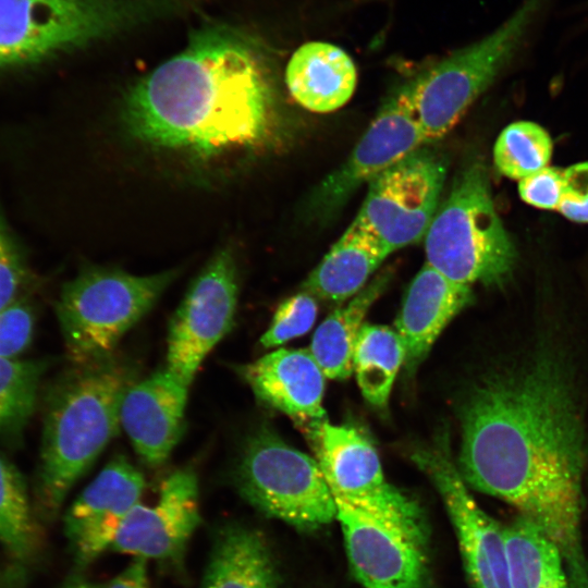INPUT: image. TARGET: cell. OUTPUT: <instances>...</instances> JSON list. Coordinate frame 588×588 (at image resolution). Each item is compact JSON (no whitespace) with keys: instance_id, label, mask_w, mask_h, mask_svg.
<instances>
[{"instance_id":"1","label":"cell","mask_w":588,"mask_h":588,"mask_svg":"<svg viewBox=\"0 0 588 588\" xmlns=\"http://www.w3.org/2000/svg\"><path fill=\"white\" fill-rule=\"evenodd\" d=\"M457 469L501 499L560 550L571 588H588L584 546L585 430L569 372L547 351L493 371L460 412Z\"/></svg>"},{"instance_id":"2","label":"cell","mask_w":588,"mask_h":588,"mask_svg":"<svg viewBox=\"0 0 588 588\" xmlns=\"http://www.w3.org/2000/svg\"><path fill=\"white\" fill-rule=\"evenodd\" d=\"M278 100L261 41L210 24L130 89L123 119L145 144L210 159L271 144L281 118Z\"/></svg>"},{"instance_id":"3","label":"cell","mask_w":588,"mask_h":588,"mask_svg":"<svg viewBox=\"0 0 588 588\" xmlns=\"http://www.w3.org/2000/svg\"><path fill=\"white\" fill-rule=\"evenodd\" d=\"M74 365L46 396L33 489L45 524L58 516L72 487L119 432L121 403L135 382L133 366L115 355Z\"/></svg>"},{"instance_id":"4","label":"cell","mask_w":588,"mask_h":588,"mask_svg":"<svg viewBox=\"0 0 588 588\" xmlns=\"http://www.w3.org/2000/svg\"><path fill=\"white\" fill-rule=\"evenodd\" d=\"M426 264L465 286L500 285L517 252L493 203L488 169L473 160L455 175L424 237Z\"/></svg>"},{"instance_id":"5","label":"cell","mask_w":588,"mask_h":588,"mask_svg":"<svg viewBox=\"0 0 588 588\" xmlns=\"http://www.w3.org/2000/svg\"><path fill=\"white\" fill-rule=\"evenodd\" d=\"M172 0H0V70L42 62L126 30Z\"/></svg>"},{"instance_id":"6","label":"cell","mask_w":588,"mask_h":588,"mask_svg":"<svg viewBox=\"0 0 588 588\" xmlns=\"http://www.w3.org/2000/svg\"><path fill=\"white\" fill-rule=\"evenodd\" d=\"M548 1L523 0L493 32L405 83L428 144L444 137L513 60Z\"/></svg>"},{"instance_id":"7","label":"cell","mask_w":588,"mask_h":588,"mask_svg":"<svg viewBox=\"0 0 588 588\" xmlns=\"http://www.w3.org/2000/svg\"><path fill=\"white\" fill-rule=\"evenodd\" d=\"M176 271L134 275L88 267L66 282L56 314L66 354L74 364L113 355L124 334L155 305Z\"/></svg>"},{"instance_id":"8","label":"cell","mask_w":588,"mask_h":588,"mask_svg":"<svg viewBox=\"0 0 588 588\" xmlns=\"http://www.w3.org/2000/svg\"><path fill=\"white\" fill-rule=\"evenodd\" d=\"M233 480L255 510L299 531L317 530L336 519L335 500L318 461L268 426L246 440Z\"/></svg>"},{"instance_id":"9","label":"cell","mask_w":588,"mask_h":588,"mask_svg":"<svg viewBox=\"0 0 588 588\" xmlns=\"http://www.w3.org/2000/svg\"><path fill=\"white\" fill-rule=\"evenodd\" d=\"M305 432L334 500L393 525L426 546L422 510L388 482L376 448L362 431L324 419Z\"/></svg>"},{"instance_id":"10","label":"cell","mask_w":588,"mask_h":588,"mask_svg":"<svg viewBox=\"0 0 588 588\" xmlns=\"http://www.w3.org/2000/svg\"><path fill=\"white\" fill-rule=\"evenodd\" d=\"M432 144L373 177L353 220L390 255L424 240L441 203L449 161Z\"/></svg>"},{"instance_id":"11","label":"cell","mask_w":588,"mask_h":588,"mask_svg":"<svg viewBox=\"0 0 588 588\" xmlns=\"http://www.w3.org/2000/svg\"><path fill=\"white\" fill-rule=\"evenodd\" d=\"M412 460L443 501L471 587L512 588L504 526L474 500L451 457L446 437L416 450Z\"/></svg>"},{"instance_id":"12","label":"cell","mask_w":588,"mask_h":588,"mask_svg":"<svg viewBox=\"0 0 588 588\" xmlns=\"http://www.w3.org/2000/svg\"><path fill=\"white\" fill-rule=\"evenodd\" d=\"M426 144L404 83L383 101L345 161L313 191L310 217H333L362 185Z\"/></svg>"},{"instance_id":"13","label":"cell","mask_w":588,"mask_h":588,"mask_svg":"<svg viewBox=\"0 0 588 588\" xmlns=\"http://www.w3.org/2000/svg\"><path fill=\"white\" fill-rule=\"evenodd\" d=\"M237 297L236 261L225 247L192 282L169 326L166 368L185 385L189 387L205 357L230 331Z\"/></svg>"},{"instance_id":"14","label":"cell","mask_w":588,"mask_h":588,"mask_svg":"<svg viewBox=\"0 0 588 588\" xmlns=\"http://www.w3.org/2000/svg\"><path fill=\"white\" fill-rule=\"evenodd\" d=\"M348 564L364 588H422L425 544L405 531L336 501Z\"/></svg>"},{"instance_id":"15","label":"cell","mask_w":588,"mask_h":588,"mask_svg":"<svg viewBox=\"0 0 588 588\" xmlns=\"http://www.w3.org/2000/svg\"><path fill=\"white\" fill-rule=\"evenodd\" d=\"M145 479L127 458H112L63 516V532L77 569L110 549L124 518L139 503Z\"/></svg>"},{"instance_id":"16","label":"cell","mask_w":588,"mask_h":588,"mask_svg":"<svg viewBox=\"0 0 588 588\" xmlns=\"http://www.w3.org/2000/svg\"><path fill=\"white\" fill-rule=\"evenodd\" d=\"M200 519L196 475L179 469L166 479L154 506H133L110 550L180 565Z\"/></svg>"},{"instance_id":"17","label":"cell","mask_w":588,"mask_h":588,"mask_svg":"<svg viewBox=\"0 0 588 588\" xmlns=\"http://www.w3.org/2000/svg\"><path fill=\"white\" fill-rule=\"evenodd\" d=\"M187 392L188 387L166 367L126 390L120 408L121 428L147 466H161L177 444Z\"/></svg>"},{"instance_id":"18","label":"cell","mask_w":588,"mask_h":588,"mask_svg":"<svg viewBox=\"0 0 588 588\" xmlns=\"http://www.w3.org/2000/svg\"><path fill=\"white\" fill-rule=\"evenodd\" d=\"M238 372L258 400L290 416L303 431L326 419V376L309 350L279 348Z\"/></svg>"},{"instance_id":"19","label":"cell","mask_w":588,"mask_h":588,"mask_svg":"<svg viewBox=\"0 0 588 588\" xmlns=\"http://www.w3.org/2000/svg\"><path fill=\"white\" fill-rule=\"evenodd\" d=\"M471 287L457 284L428 264L412 280L395 321L413 373L449 322L468 304Z\"/></svg>"},{"instance_id":"20","label":"cell","mask_w":588,"mask_h":588,"mask_svg":"<svg viewBox=\"0 0 588 588\" xmlns=\"http://www.w3.org/2000/svg\"><path fill=\"white\" fill-rule=\"evenodd\" d=\"M42 524L24 476L0 453V546L7 560L0 588H26L44 553Z\"/></svg>"},{"instance_id":"21","label":"cell","mask_w":588,"mask_h":588,"mask_svg":"<svg viewBox=\"0 0 588 588\" xmlns=\"http://www.w3.org/2000/svg\"><path fill=\"white\" fill-rule=\"evenodd\" d=\"M356 83L352 58L340 47L324 41L302 45L285 69V84L293 99L316 113L342 108L352 98Z\"/></svg>"},{"instance_id":"22","label":"cell","mask_w":588,"mask_h":588,"mask_svg":"<svg viewBox=\"0 0 588 588\" xmlns=\"http://www.w3.org/2000/svg\"><path fill=\"white\" fill-rule=\"evenodd\" d=\"M199 588H279L265 536L238 522L223 525L215 536Z\"/></svg>"},{"instance_id":"23","label":"cell","mask_w":588,"mask_h":588,"mask_svg":"<svg viewBox=\"0 0 588 588\" xmlns=\"http://www.w3.org/2000/svg\"><path fill=\"white\" fill-rule=\"evenodd\" d=\"M389 255L373 235L352 221L309 273L303 291L329 302L346 301L369 283Z\"/></svg>"},{"instance_id":"24","label":"cell","mask_w":588,"mask_h":588,"mask_svg":"<svg viewBox=\"0 0 588 588\" xmlns=\"http://www.w3.org/2000/svg\"><path fill=\"white\" fill-rule=\"evenodd\" d=\"M391 273L375 277L362 291L332 311L316 329L308 348L326 378L347 379L364 318L387 289Z\"/></svg>"},{"instance_id":"25","label":"cell","mask_w":588,"mask_h":588,"mask_svg":"<svg viewBox=\"0 0 588 588\" xmlns=\"http://www.w3.org/2000/svg\"><path fill=\"white\" fill-rule=\"evenodd\" d=\"M512 588H571L559 548L518 515L504 526Z\"/></svg>"},{"instance_id":"26","label":"cell","mask_w":588,"mask_h":588,"mask_svg":"<svg viewBox=\"0 0 588 588\" xmlns=\"http://www.w3.org/2000/svg\"><path fill=\"white\" fill-rule=\"evenodd\" d=\"M404 360L405 347L395 330L363 324L354 350L353 370L362 394L369 404L377 407L387 405Z\"/></svg>"},{"instance_id":"27","label":"cell","mask_w":588,"mask_h":588,"mask_svg":"<svg viewBox=\"0 0 588 588\" xmlns=\"http://www.w3.org/2000/svg\"><path fill=\"white\" fill-rule=\"evenodd\" d=\"M46 360L0 358V437L19 434L32 417Z\"/></svg>"},{"instance_id":"28","label":"cell","mask_w":588,"mask_h":588,"mask_svg":"<svg viewBox=\"0 0 588 588\" xmlns=\"http://www.w3.org/2000/svg\"><path fill=\"white\" fill-rule=\"evenodd\" d=\"M552 150V139L542 126L518 121L507 125L498 136L493 161L502 175L519 181L548 167Z\"/></svg>"},{"instance_id":"29","label":"cell","mask_w":588,"mask_h":588,"mask_svg":"<svg viewBox=\"0 0 588 588\" xmlns=\"http://www.w3.org/2000/svg\"><path fill=\"white\" fill-rule=\"evenodd\" d=\"M317 313L316 297L310 293L302 291L289 297L278 307L260 344L270 348L304 335L314 326Z\"/></svg>"},{"instance_id":"30","label":"cell","mask_w":588,"mask_h":588,"mask_svg":"<svg viewBox=\"0 0 588 588\" xmlns=\"http://www.w3.org/2000/svg\"><path fill=\"white\" fill-rule=\"evenodd\" d=\"M35 320L34 305L25 295L0 310V358H16L28 348Z\"/></svg>"},{"instance_id":"31","label":"cell","mask_w":588,"mask_h":588,"mask_svg":"<svg viewBox=\"0 0 588 588\" xmlns=\"http://www.w3.org/2000/svg\"><path fill=\"white\" fill-rule=\"evenodd\" d=\"M27 279L23 252L0 217V310L23 295Z\"/></svg>"},{"instance_id":"32","label":"cell","mask_w":588,"mask_h":588,"mask_svg":"<svg viewBox=\"0 0 588 588\" xmlns=\"http://www.w3.org/2000/svg\"><path fill=\"white\" fill-rule=\"evenodd\" d=\"M518 193L528 205L558 210L563 193V170L548 166L519 180Z\"/></svg>"},{"instance_id":"33","label":"cell","mask_w":588,"mask_h":588,"mask_svg":"<svg viewBox=\"0 0 588 588\" xmlns=\"http://www.w3.org/2000/svg\"><path fill=\"white\" fill-rule=\"evenodd\" d=\"M558 210L574 222H588V161L563 170V193Z\"/></svg>"},{"instance_id":"34","label":"cell","mask_w":588,"mask_h":588,"mask_svg":"<svg viewBox=\"0 0 588 588\" xmlns=\"http://www.w3.org/2000/svg\"><path fill=\"white\" fill-rule=\"evenodd\" d=\"M102 588H149L147 560L135 558L126 568Z\"/></svg>"},{"instance_id":"35","label":"cell","mask_w":588,"mask_h":588,"mask_svg":"<svg viewBox=\"0 0 588 588\" xmlns=\"http://www.w3.org/2000/svg\"><path fill=\"white\" fill-rule=\"evenodd\" d=\"M62 588H102V586L96 585L81 575H74L66 580Z\"/></svg>"},{"instance_id":"36","label":"cell","mask_w":588,"mask_h":588,"mask_svg":"<svg viewBox=\"0 0 588 588\" xmlns=\"http://www.w3.org/2000/svg\"><path fill=\"white\" fill-rule=\"evenodd\" d=\"M0 579H1V576H0Z\"/></svg>"}]
</instances>
